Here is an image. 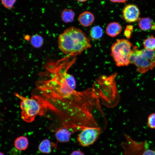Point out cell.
<instances>
[{"label":"cell","instance_id":"obj_1","mask_svg":"<svg viewBox=\"0 0 155 155\" xmlns=\"http://www.w3.org/2000/svg\"><path fill=\"white\" fill-rule=\"evenodd\" d=\"M69 68L56 69L50 77L37 82V89L42 96L57 106L71 98L76 91L75 79L67 72Z\"/></svg>","mask_w":155,"mask_h":155},{"label":"cell","instance_id":"obj_2","mask_svg":"<svg viewBox=\"0 0 155 155\" xmlns=\"http://www.w3.org/2000/svg\"><path fill=\"white\" fill-rule=\"evenodd\" d=\"M58 43L60 50L63 53L75 56L91 47L90 40L81 30L70 27L60 34Z\"/></svg>","mask_w":155,"mask_h":155},{"label":"cell","instance_id":"obj_3","mask_svg":"<svg viewBox=\"0 0 155 155\" xmlns=\"http://www.w3.org/2000/svg\"><path fill=\"white\" fill-rule=\"evenodd\" d=\"M15 95L21 101V117L25 122H31L36 116H44L49 110H53L57 115L59 113L57 108L42 96L34 95L29 98L17 93H16Z\"/></svg>","mask_w":155,"mask_h":155},{"label":"cell","instance_id":"obj_4","mask_svg":"<svg viewBox=\"0 0 155 155\" xmlns=\"http://www.w3.org/2000/svg\"><path fill=\"white\" fill-rule=\"evenodd\" d=\"M129 61L130 63L136 66L138 72L145 73L155 67V50L145 48L140 50L137 46H134Z\"/></svg>","mask_w":155,"mask_h":155},{"label":"cell","instance_id":"obj_5","mask_svg":"<svg viewBox=\"0 0 155 155\" xmlns=\"http://www.w3.org/2000/svg\"><path fill=\"white\" fill-rule=\"evenodd\" d=\"M133 47L128 39L124 38L117 40L112 45L111 55L117 66H127L130 64L129 60Z\"/></svg>","mask_w":155,"mask_h":155},{"label":"cell","instance_id":"obj_6","mask_svg":"<svg viewBox=\"0 0 155 155\" xmlns=\"http://www.w3.org/2000/svg\"><path fill=\"white\" fill-rule=\"evenodd\" d=\"M102 131L100 127H89L81 131L77 139L80 145L88 146L93 144L98 139Z\"/></svg>","mask_w":155,"mask_h":155},{"label":"cell","instance_id":"obj_7","mask_svg":"<svg viewBox=\"0 0 155 155\" xmlns=\"http://www.w3.org/2000/svg\"><path fill=\"white\" fill-rule=\"evenodd\" d=\"M140 14L138 7L133 4L126 5L122 11V16L124 20L128 23L135 22L139 19Z\"/></svg>","mask_w":155,"mask_h":155},{"label":"cell","instance_id":"obj_8","mask_svg":"<svg viewBox=\"0 0 155 155\" xmlns=\"http://www.w3.org/2000/svg\"><path fill=\"white\" fill-rule=\"evenodd\" d=\"M55 137L58 142L61 143L68 142L71 135L75 132L72 129L66 127H61L56 130Z\"/></svg>","mask_w":155,"mask_h":155},{"label":"cell","instance_id":"obj_9","mask_svg":"<svg viewBox=\"0 0 155 155\" xmlns=\"http://www.w3.org/2000/svg\"><path fill=\"white\" fill-rule=\"evenodd\" d=\"M94 19L95 17L93 14L88 11L82 12L78 17L80 23L84 27H88L90 26L94 22Z\"/></svg>","mask_w":155,"mask_h":155},{"label":"cell","instance_id":"obj_10","mask_svg":"<svg viewBox=\"0 0 155 155\" xmlns=\"http://www.w3.org/2000/svg\"><path fill=\"white\" fill-rule=\"evenodd\" d=\"M122 30L121 26L118 23L113 22L108 24L106 28V32L109 36L115 37L121 33Z\"/></svg>","mask_w":155,"mask_h":155},{"label":"cell","instance_id":"obj_11","mask_svg":"<svg viewBox=\"0 0 155 155\" xmlns=\"http://www.w3.org/2000/svg\"><path fill=\"white\" fill-rule=\"evenodd\" d=\"M138 25L140 29L143 31L155 30V24L149 17L139 18L138 20Z\"/></svg>","mask_w":155,"mask_h":155},{"label":"cell","instance_id":"obj_12","mask_svg":"<svg viewBox=\"0 0 155 155\" xmlns=\"http://www.w3.org/2000/svg\"><path fill=\"white\" fill-rule=\"evenodd\" d=\"M28 141L27 137L20 136L17 137L14 142L15 148L18 150L22 151L26 150L28 145Z\"/></svg>","mask_w":155,"mask_h":155},{"label":"cell","instance_id":"obj_13","mask_svg":"<svg viewBox=\"0 0 155 155\" xmlns=\"http://www.w3.org/2000/svg\"><path fill=\"white\" fill-rule=\"evenodd\" d=\"M60 15L62 20L64 22L68 23L73 21L75 13L71 9H65L61 11Z\"/></svg>","mask_w":155,"mask_h":155},{"label":"cell","instance_id":"obj_14","mask_svg":"<svg viewBox=\"0 0 155 155\" xmlns=\"http://www.w3.org/2000/svg\"><path fill=\"white\" fill-rule=\"evenodd\" d=\"M51 143L50 140L47 139L42 140L39 144L38 149L42 153L49 154L51 152Z\"/></svg>","mask_w":155,"mask_h":155},{"label":"cell","instance_id":"obj_15","mask_svg":"<svg viewBox=\"0 0 155 155\" xmlns=\"http://www.w3.org/2000/svg\"><path fill=\"white\" fill-rule=\"evenodd\" d=\"M90 36L93 40H97L101 38L103 35V30L99 26H96L92 27L90 31Z\"/></svg>","mask_w":155,"mask_h":155},{"label":"cell","instance_id":"obj_16","mask_svg":"<svg viewBox=\"0 0 155 155\" xmlns=\"http://www.w3.org/2000/svg\"><path fill=\"white\" fill-rule=\"evenodd\" d=\"M30 42L33 47L38 48L41 47L43 44V40L41 36L36 34L32 35L31 37Z\"/></svg>","mask_w":155,"mask_h":155},{"label":"cell","instance_id":"obj_17","mask_svg":"<svg viewBox=\"0 0 155 155\" xmlns=\"http://www.w3.org/2000/svg\"><path fill=\"white\" fill-rule=\"evenodd\" d=\"M144 48L149 50H155V37L151 35L145 39L143 42Z\"/></svg>","mask_w":155,"mask_h":155},{"label":"cell","instance_id":"obj_18","mask_svg":"<svg viewBox=\"0 0 155 155\" xmlns=\"http://www.w3.org/2000/svg\"><path fill=\"white\" fill-rule=\"evenodd\" d=\"M3 6L6 9L11 10L14 6L16 0H1Z\"/></svg>","mask_w":155,"mask_h":155},{"label":"cell","instance_id":"obj_19","mask_svg":"<svg viewBox=\"0 0 155 155\" xmlns=\"http://www.w3.org/2000/svg\"><path fill=\"white\" fill-rule=\"evenodd\" d=\"M147 125L150 128L155 129V113H152L149 116Z\"/></svg>","mask_w":155,"mask_h":155},{"label":"cell","instance_id":"obj_20","mask_svg":"<svg viewBox=\"0 0 155 155\" xmlns=\"http://www.w3.org/2000/svg\"><path fill=\"white\" fill-rule=\"evenodd\" d=\"M133 29V26L131 25H127L124 32V35L127 38H130L131 36L132 31Z\"/></svg>","mask_w":155,"mask_h":155},{"label":"cell","instance_id":"obj_21","mask_svg":"<svg viewBox=\"0 0 155 155\" xmlns=\"http://www.w3.org/2000/svg\"><path fill=\"white\" fill-rule=\"evenodd\" d=\"M142 155H155V150L148 149L143 152Z\"/></svg>","mask_w":155,"mask_h":155},{"label":"cell","instance_id":"obj_22","mask_svg":"<svg viewBox=\"0 0 155 155\" xmlns=\"http://www.w3.org/2000/svg\"><path fill=\"white\" fill-rule=\"evenodd\" d=\"M70 155H84V153L79 150H75L73 151Z\"/></svg>","mask_w":155,"mask_h":155},{"label":"cell","instance_id":"obj_23","mask_svg":"<svg viewBox=\"0 0 155 155\" xmlns=\"http://www.w3.org/2000/svg\"><path fill=\"white\" fill-rule=\"evenodd\" d=\"M15 148H13L11 149L9 152V154L10 155H17L18 151Z\"/></svg>","mask_w":155,"mask_h":155},{"label":"cell","instance_id":"obj_24","mask_svg":"<svg viewBox=\"0 0 155 155\" xmlns=\"http://www.w3.org/2000/svg\"><path fill=\"white\" fill-rule=\"evenodd\" d=\"M111 2L113 3H124L128 1V0H109Z\"/></svg>","mask_w":155,"mask_h":155},{"label":"cell","instance_id":"obj_25","mask_svg":"<svg viewBox=\"0 0 155 155\" xmlns=\"http://www.w3.org/2000/svg\"><path fill=\"white\" fill-rule=\"evenodd\" d=\"M78 1L80 2H84L87 1L88 0H77Z\"/></svg>","mask_w":155,"mask_h":155},{"label":"cell","instance_id":"obj_26","mask_svg":"<svg viewBox=\"0 0 155 155\" xmlns=\"http://www.w3.org/2000/svg\"><path fill=\"white\" fill-rule=\"evenodd\" d=\"M0 155H4V154L3 153L1 152H0Z\"/></svg>","mask_w":155,"mask_h":155}]
</instances>
